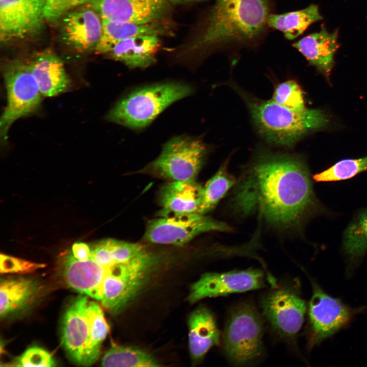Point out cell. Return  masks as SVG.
<instances>
[{
	"mask_svg": "<svg viewBox=\"0 0 367 367\" xmlns=\"http://www.w3.org/2000/svg\"><path fill=\"white\" fill-rule=\"evenodd\" d=\"M244 214L258 210L282 228L300 225L319 208L305 163L293 155L258 154L240 182L235 196Z\"/></svg>",
	"mask_w": 367,
	"mask_h": 367,
	"instance_id": "cell-1",
	"label": "cell"
},
{
	"mask_svg": "<svg viewBox=\"0 0 367 367\" xmlns=\"http://www.w3.org/2000/svg\"><path fill=\"white\" fill-rule=\"evenodd\" d=\"M269 15L267 0H216L204 30L188 50L253 39L264 29Z\"/></svg>",
	"mask_w": 367,
	"mask_h": 367,
	"instance_id": "cell-2",
	"label": "cell"
},
{
	"mask_svg": "<svg viewBox=\"0 0 367 367\" xmlns=\"http://www.w3.org/2000/svg\"><path fill=\"white\" fill-rule=\"evenodd\" d=\"M253 121L260 135L269 142L290 147L311 131L321 128L328 119L322 111L290 109L273 100L245 97Z\"/></svg>",
	"mask_w": 367,
	"mask_h": 367,
	"instance_id": "cell-3",
	"label": "cell"
},
{
	"mask_svg": "<svg viewBox=\"0 0 367 367\" xmlns=\"http://www.w3.org/2000/svg\"><path fill=\"white\" fill-rule=\"evenodd\" d=\"M192 87L179 82L154 84L136 89L117 102L108 113L109 121L139 130L168 107L190 95Z\"/></svg>",
	"mask_w": 367,
	"mask_h": 367,
	"instance_id": "cell-4",
	"label": "cell"
},
{
	"mask_svg": "<svg viewBox=\"0 0 367 367\" xmlns=\"http://www.w3.org/2000/svg\"><path fill=\"white\" fill-rule=\"evenodd\" d=\"M264 322L251 304L241 303L228 314L222 335L225 354L237 366L249 365L263 352Z\"/></svg>",
	"mask_w": 367,
	"mask_h": 367,
	"instance_id": "cell-5",
	"label": "cell"
},
{
	"mask_svg": "<svg viewBox=\"0 0 367 367\" xmlns=\"http://www.w3.org/2000/svg\"><path fill=\"white\" fill-rule=\"evenodd\" d=\"M2 70L7 100L1 118L0 135L1 141L5 142L9 129L16 120L38 110L42 95L27 61H8Z\"/></svg>",
	"mask_w": 367,
	"mask_h": 367,
	"instance_id": "cell-6",
	"label": "cell"
},
{
	"mask_svg": "<svg viewBox=\"0 0 367 367\" xmlns=\"http://www.w3.org/2000/svg\"><path fill=\"white\" fill-rule=\"evenodd\" d=\"M207 151V146L199 139L176 136L164 144L160 155L143 171L168 181L195 179Z\"/></svg>",
	"mask_w": 367,
	"mask_h": 367,
	"instance_id": "cell-7",
	"label": "cell"
},
{
	"mask_svg": "<svg viewBox=\"0 0 367 367\" xmlns=\"http://www.w3.org/2000/svg\"><path fill=\"white\" fill-rule=\"evenodd\" d=\"M264 317L280 337L293 340L303 323L306 305L298 289L291 283L277 284L260 300Z\"/></svg>",
	"mask_w": 367,
	"mask_h": 367,
	"instance_id": "cell-8",
	"label": "cell"
},
{
	"mask_svg": "<svg viewBox=\"0 0 367 367\" xmlns=\"http://www.w3.org/2000/svg\"><path fill=\"white\" fill-rule=\"evenodd\" d=\"M229 227L199 213L151 220L147 224L143 239L157 244L183 246L197 235L211 231H226Z\"/></svg>",
	"mask_w": 367,
	"mask_h": 367,
	"instance_id": "cell-9",
	"label": "cell"
},
{
	"mask_svg": "<svg viewBox=\"0 0 367 367\" xmlns=\"http://www.w3.org/2000/svg\"><path fill=\"white\" fill-rule=\"evenodd\" d=\"M268 276L258 269L206 273L191 286L188 299L191 303L206 298L245 292L267 287Z\"/></svg>",
	"mask_w": 367,
	"mask_h": 367,
	"instance_id": "cell-10",
	"label": "cell"
},
{
	"mask_svg": "<svg viewBox=\"0 0 367 367\" xmlns=\"http://www.w3.org/2000/svg\"><path fill=\"white\" fill-rule=\"evenodd\" d=\"M43 0H0V41L3 43L36 35L46 20Z\"/></svg>",
	"mask_w": 367,
	"mask_h": 367,
	"instance_id": "cell-11",
	"label": "cell"
},
{
	"mask_svg": "<svg viewBox=\"0 0 367 367\" xmlns=\"http://www.w3.org/2000/svg\"><path fill=\"white\" fill-rule=\"evenodd\" d=\"M312 287L308 309L309 348L337 332L350 320L352 316L348 306L327 295L314 282Z\"/></svg>",
	"mask_w": 367,
	"mask_h": 367,
	"instance_id": "cell-12",
	"label": "cell"
},
{
	"mask_svg": "<svg viewBox=\"0 0 367 367\" xmlns=\"http://www.w3.org/2000/svg\"><path fill=\"white\" fill-rule=\"evenodd\" d=\"M59 20L61 38L69 48L81 53L95 50L103 21L94 9L86 4L66 13Z\"/></svg>",
	"mask_w": 367,
	"mask_h": 367,
	"instance_id": "cell-13",
	"label": "cell"
},
{
	"mask_svg": "<svg viewBox=\"0 0 367 367\" xmlns=\"http://www.w3.org/2000/svg\"><path fill=\"white\" fill-rule=\"evenodd\" d=\"M89 300L81 296L66 309L61 324V342L65 351L74 362L87 365L90 342Z\"/></svg>",
	"mask_w": 367,
	"mask_h": 367,
	"instance_id": "cell-14",
	"label": "cell"
},
{
	"mask_svg": "<svg viewBox=\"0 0 367 367\" xmlns=\"http://www.w3.org/2000/svg\"><path fill=\"white\" fill-rule=\"evenodd\" d=\"M87 4L102 19L145 23L164 21L170 4L167 0H93Z\"/></svg>",
	"mask_w": 367,
	"mask_h": 367,
	"instance_id": "cell-15",
	"label": "cell"
},
{
	"mask_svg": "<svg viewBox=\"0 0 367 367\" xmlns=\"http://www.w3.org/2000/svg\"><path fill=\"white\" fill-rule=\"evenodd\" d=\"M43 287L36 279L16 276L2 278L0 284V315L5 318L30 308L41 297Z\"/></svg>",
	"mask_w": 367,
	"mask_h": 367,
	"instance_id": "cell-16",
	"label": "cell"
},
{
	"mask_svg": "<svg viewBox=\"0 0 367 367\" xmlns=\"http://www.w3.org/2000/svg\"><path fill=\"white\" fill-rule=\"evenodd\" d=\"M61 261L62 275L66 283L76 291L100 301L106 268L91 259L79 260L71 251L67 252Z\"/></svg>",
	"mask_w": 367,
	"mask_h": 367,
	"instance_id": "cell-17",
	"label": "cell"
},
{
	"mask_svg": "<svg viewBox=\"0 0 367 367\" xmlns=\"http://www.w3.org/2000/svg\"><path fill=\"white\" fill-rule=\"evenodd\" d=\"M203 187L195 179L168 181L161 188L160 217L199 213Z\"/></svg>",
	"mask_w": 367,
	"mask_h": 367,
	"instance_id": "cell-18",
	"label": "cell"
},
{
	"mask_svg": "<svg viewBox=\"0 0 367 367\" xmlns=\"http://www.w3.org/2000/svg\"><path fill=\"white\" fill-rule=\"evenodd\" d=\"M42 96L51 97L69 87L70 81L62 60L53 52L45 50L27 61Z\"/></svg>",
	"mask_w": 367,
	"mask_h": 367,
	"instance_id": "cell-19",
	"label": "cell"
},
{
	"mask_svg": "<svg viewBox=\"0 0 367 367\" xmlns=\"http://www.w3.org/2000/svg\"><path fill=\"white\" fill-rule=\"evenodd\" d=\"M158 36L142 35L122 41L106 55L129 68H145L156 61L161 46Z\"/></svg>",
	"mask_w": 367,
	"mask_h": 367,
	"instance_id": "cell-20",
	"label": "cell"
},
{
	"mask_svg": "<svg viewBox=\"0 0 367 367\" xmlns=\"http://www.w3.org/2000/svg\"><path fill=\"white\" fill-rule=\"evenodd\" d=\"M189 348L193 359H202L213 347L219 345L220 332L215 318L207 308L200 307L188 320Z\"/></svg>",
	"mask_w": 367,
	"mask_h": 367,
	"instance_id": "cell-21",
	"label": "cell"
},
{
	"mask_svg": "<svg viewBox=\"0 0 367 367\" xmlns=\"http://www.w3.org/2000/svg\"><path fill=\"white\" fill-rule=\"evenodd\" d=\"M102 35L95 51L97 54H108L120 42L125 39L142 35L160 36L168 33L164 21L138 23L102 19Z\"/></svg>",
	"mask_w": 367,
	"mask_h": 367,
	"instance_id": "cell-22",
	"label": "cell"
},
{
	"mask_svg": "<svg viewBox=\"0 0 367 367\" xmlns=\"http://www.w3.org/2000/svg\"><path fill=\"white\" fill-rule=\"evenodd\" d=\"M337 33H330L322 27L318 32L310 34L293 44L312 65L328 75L334 63V56L338 44Z\"/></svg>",
	"mask_w": 367,
	"mask_h": 367,
	"instance_id": "cell-23",
	"label": "cell"
},
{
	"mask_svg": "<svg viewBox=\"0 0 367 367\" xmlns=\"http://www.w3.org/2000/svg\"><path fill=\"white\" fill-rule=\"evenodd\" d=\"M322 19L317 6L311 4L300 10L269 14L267 24L281 31L287 39L292 40L301 35L311 24Z\"/></svg>",
	"mask_w": 367,
	"mask_h": 367,
	"instance_id": "cell-24",
	"label": "cell"
},
{
	"mask_svg": "<svg viewBox=\"0 0 367 367\" xmlns=\"http://www.w3.org/2000/svg\"><path fill=\"white\" fill-rule=\"evenodd\" d=\"M101 365L115 367L160 366L158 361L148 352L138 347L113 345L104 354Z\"/></svg>",
	"mask_w": 367,
	"mask_h": 367,
	"instance_id": "cell-25",
	"label": "cell"
},
{
	"mask_svg": "<svg viewBox=\"0 0 367 367\" xmlns=\"http://www.w3.org/2000/svg\"><path fill=\"white\" fill-rule=\"evenodd\" d=\"M227 164L224 163L203 187L199 213L205 215L212 211L234 184V178L227 171Z\"/></svg>",
	"mask_w": 367,
	"mask_h": 367,
	"instance_id": "cell-26",
	"label": "cell"
},
{
	"mask_svg": "<svg viewBox=\"0 0 367 367\" xmlns=\"http://www.w3.org/2000/svg\"><path fill=\"white\" fill-rule=\"evenodd\" d=\"M88 311L90 322V342L87 365L95 363L100 354L102 344L109 332V326L101 307L89 301Z\"/></svg>",
	"mask_w": 367,
	"mask_h": 367,
	"instance_id": "cell-27",
	"label": "cell"
},
{
	"mask_svg": "<svg viewBox=\"0 0 367 367\" xmlns=\"http://www.w3.org/2000/svg\"><path fill=\"white\" fill-rule=\"evenodd\" d=\"M344 248L353 259L361 257L367 250V209L363 211L346 229Z\"/></svg>",
	"mask_w": 367,
	"mask_h": 367,
	"instance_id": "cell-28",
	"label": "cell"
},
{
	"mask_svg": "<svg viewBox=\"0 0 367 367\" xmlns=\"http://www.w3.org/2000/svg\"><path fill=\"white\" fill-rule=\"evenodd\" d=\"M367 171V155L359 159L340 160L327 169L315 174L313 178L318 182L340 181L353 177Z\"/></svg>",
	"mask_w": 367,
	"mask_h": 367,
	"instance_id": "cell-29",
	"label": "cell"
},
{
	"mask_svg": "<svg viewBox=\"0 0 367 367\" xmlns=\"http://www.w3.org/2000/svg\"><path fill=\"white\" fill-rule=\"evenodd\" d=\"M271 100L293 110L301 111L306 108L302 90L293 80L278 84L274 90Z\"/></svg>",
	"mask_w": 367,
	"mask_h": 367,
	"instance_id": "cell-30",
	"label": "cell"
},
{
	"mask_svg": "<svg viewBox=\"0 0 367 367\" xmlns=\"http://www.w3.org/2000/svg\"><path fill=\"white\" fill-rule=\"evenodd\" d=\"M16 366H54L56 362L51 355L45 349L38 347L27 349L12 362Z\"/></svg>",
	"mask_w": 367,
	"mask_h": 367,
	"instance_id": "cell-31",
	"label": "cell"
},
{
	"mask_svg": "<svg viewBox=\"0 0 367 367\" xmlns=\"http://www.w3.org/2000/svg\"><path fill=\"white\" fill-rule=\"evenodd\" d=\"M93 0H43L46 20L55 23L69 11Z\"/></svg>",
	"mask_w": 367,
	"mask_h": 367,
	"instance_id": "cell-32",
	"label": "cell"
},
{
	"mask_svg": "<svg viewBox=\"0 0 367 367\" xmlns=\"http://www.w3.org/2000/svg\"><path fill=\"white\" fill-rule=\"evenodd\" d=\"M44 267V264L31 262L4 254L1 253L0 255L1 273H28Z\"/></svg>",
	"mask_w": 367,
	"mask_h": 367,
	"instance_id": "cell-33",
	"label": "cell"
},
{
	"mask_svg": "<svg viewBox=\"0 0 367 367\" xmlns=\"http://www.w3.org/2000/svg\"><path fill=\"white\" fill-rule=\"evenodd\" d=\"M73 256L77 259L86 261L90 259L91 249L89 246L83 242L74 243L71 249Z\"/></svg>",
	"mask_w": 367,
	"mask_h": 367,
	"instance_id": "cell-34",
	"label": "cell"
},
{
	"mask_svg": "<svg viewBox=\"0 0 367 367\" xmlns=\"http://www.w3.org/2000/svg\"><path fill=\"white\" fill-rule=\"evenodd\" d=\"M170 4L174 5L186 4L203 0H167Z\"/></svg>",
	"mask_w": 367,
	"mask_h": 367,
	"instance_id": "cell-35",
	"label": "cell"
}]
</instances>
